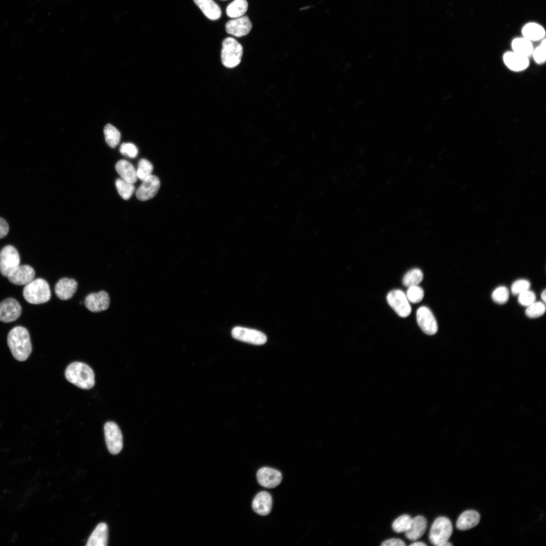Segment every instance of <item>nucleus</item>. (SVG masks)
Instances as JSON below:
<instances>
[{
  "mask_svg": "<svg viewBox=\"0 0 546 546\" xmlns=\"http://www.w3.org/2000/svg\"><path fill=\"white\" fill-rule=\"evenodd\" d=\"M7 342L14 357L17 360H26L32 351V346L28 330L24 327L17 326L8 333Z\"/></svg>",
  "mask_w": 546,
  "mask_h": 546,
  "instance_id": "nucleus-1",
  "label": "nucleus"
},
{
  "mask_svg": "<svg viewBox=\"0 0 546 546\" xmlns=\"http://www.w3.org/2000/svg\"><path fill=\"white\" fill-rule=\"evenodd\" d=\"M65 377L70 383L80 388L89 389L95 383V374L87 365L81 362L70 363L65 370Z\"/></svg>",
  "mask_w": 546,
  "mask_h": 546,
  "instance_id": "nucleus-2",
  "label": "nucleus"
},
{
  "mask_svg": "<svg viewBox=\"0 0 546 546\" xmlns=\"http://www.w3.org/2000/svg\"><path fill=\"white\" fill-rule=\"evenodd\" d=\"M23 295L28 303L38 304L48 302L51 293L48 283L43 279L38 278L25 285Z\"/></svg>",
  "mask_w": 546,
  "mask_h": 546,
  "instance_id": "nucleus-3",
  "label": "nucleus"
},
{
  "mask_svg": "<svg viewBox=\"0 0 546 546\" xmlns=\"http://www.w3.org/2000/svg\"><path fill=\"white\" fill-rule=\"evenodd\" d=\"M243 47L235 38L228 37L222 43L221 60L228 68H233L239 65L243 55Z\"/></svg>",
  "mask_w": 546,
  "mask_h": 546,
  "instance_id": "nucleus-4",
  "label": "nucleus"
},
{
  "mask_svg": "<svg viewBox=\"0 0 546 546\" xmlns=\"http://www.w3.org/2000/svg\"><path fill=\"white\" fill-rule=\"evenodd\" d=\"M452 533V526L449 519L439 517L433 523L429 533V540L436 546H443Z\"/></svg>",
  "mask_w": 546,
  "mask_h": 546,
  "instance_id": "nucleus-5",
  "label": "nucleus"
},
{
  "mask_svg": "<svg viewBox=\"0 0 546 546\" xmlns=\"http://www.w3.org/2000/svg\"><path fill=\"white\" fill-rule=\"evenodd\" d=\"M106 445L108 451L112 454H117L123 446V438L118 426L113 422H107L104 427Z\"/></svg>",
  "mask_w": 546,
  "mask_h": 546,
  "instance_id": "nucleus-6",
  "label": "nucleus"
},
{
  "mask_svg": "<svg viewBox=\"0 0 546 546\" xmlns=\"http://www.w3.org/2000/svg\"><path fill=\"white\" fill-rule=\"evenodd\" d=\"M20 258L17 250L13 246H5L1 251L0 272L4 277H8L19 265Z\"/></svg>",
  "mask_w": 546,
  "mask_h": 546,
  "instance_id": "nucleus-7",
  "label": "nucleus"
},
{
  "mask_svg": "<svg viewBox=\"0 0 546 546\" xmlns=\"http://www.w3.org/2000/svg\"><path fill=\"white\" fill-rule=\"evenodd\" d=\"M388 304L400 317H406L411 313L412 308L405 294L401 290L395 289L389 292L387 295Z\"/></svg>",
  "mask_w": 546,
  "mask_h": 546,
  "instance_id": "nucleus-8",
  "label": "nucleus"
},
{
  "mask_svg": "<svg viewBox=\"0 0 546 546\" xmlns=\"http://www.w3.org/2000/svg\"><path fill=\"white\" fill-rule=\"evenodd\" d=\"M231 334L238 340L254 345H262L267 340L266 335L261 332L242 327L234 328Z\"/></svg>",
  "mask_w": 546,
  "mask_h": 546,
  "instance_id": "nucleus-9",
  "label": "nucleus"
},
{
  "mask_svg": "<svg viewBox=\"0 0 546 546\" xmlns=\"http://www.w3.org/2000/svg\"><path fill=\"white\" fill-rule=\"evenodd\" d=\"M416 317L418 325L424 333L433 335L437 333V323L429 308L424 306L420 307L417 310Z\"/></svg>",
  "mask_w": 546,
  "mask_h": 546,
  "instance_id": "nucleus-10",
  "label": "nucleus"
},
{
  "mask_svg": "<svg viewBox=\"0 0 546 546\" xmlns=\"http://www.w3.org/2000/svg\"><path fill=\"white\" fill-rule=\"evenodd\" d=\"M21 307L16 299L7 298L0 303V321L11 323L16 321L20 316Z\"/></svg>",
  "mask_w": 546,
  "mask_h": 546,
  "instance_id": "nucleus-11",
  "label": "nucleus"
},
{
  "mask_svg": "<svg viewBox=\"0 0 546 546\" xmlns=\"http://www.w3.org/2000/svg\"><path fill=\"white\" fill-rule=\"evenodd\" d=\"M142 181L136 191V197L139 200L145 201L156 195L160 186V182L158 177L152 174Z\"/></svg>",
  "mask_w": 546,
  "mask_h": 546,
  "instance_id": "nucleus-12",
  "label": "nucleus"
},
{
  "mask_svg": "<svg viewBox=\"0 0 546 546\" xmlns=\"http://www.w3.org/2000/svg\"><path fill=\"white\" fill-rule=\"evenodd\" d=\"M256 477L258 483L261 486L267 488L277 487L282 480V475L280 471L266 467H262L258 470Z\"/></svg>",
  "mask_w": 546,
  "mask_h": 546,
  "instance_id": "nucleus-13",
  "label": "nucleus"
},
{
  "mask_svg": "<svg viewBox=\"0 0 546 546\" xmlns=\"http://www.w3.org/2000/svg\"><path fill=\"white\" fill-rule=\"evenodd\" d=\"M84 304L92 312H100L106 310L110 304V297L104 291L92 293L85 297Z\"/></svg>",
  "mask_w": 546,
  "mask_h": 546,
  "instance_id": "nucleus-14",
  "label": "nucleus"
},
{
  "mask_svg": "<svg viewBox=\"0 0 546 546\" xmlns=\"http://www.w3.org/2000/svg\"><path fill=\"white\" fill-rule=\"evenodd\" d=\"M252 23L247 16H243L229 21L225 24L228 34L236 37L248 34L251 30Z\"/></svg>",
  "mask_w": 546,
  "mask_h": 546,
  "instance_id": "nucleus-15",
  "label": "nucleus"
},
{
  "mask_svg": "<svg viewBox=\"0 0 546 546\" xmlns=\"http://www.w3.org/2000/svg\"><path fill=\"white\" fill-rule=\"evenodd\" d=\"M35 277L34 269L28 265H19L7 277L9 281L16 285H24L32 281Z\"/></svg>",
  "mask_w": 546,
  "mask_h": 546,
  "instance_id": "nucleus-16",
  "label": "nucleus"
},
{
  "mask_svg": "<svg viewBox=\"0 0 546 546\" xmlns=\"http://www.w3.org/2000/svg\"><path fill=\"white\" fill-rule=\"evenodd\" d=\"M77 283L73 279L64 278L58 281L55 286V293L60 299H70L76 292Z\"/></svg>",
  "mask_w": 546,
  "mask_h": 546,
  "instance_id": "nucleus-17",
  "label": "nucleus"
},
{
  "mask_svg": "<svg viewBox=\"0 0 546 546\" xmlns=\"http://www.w3.org/2000/svg\"><path fill=\"white\" fill-rule=\"evenodd\" d=\"M503 60L508 68L516 72L525 70L529 65V60L527 57L514 51L505 53L503 56Z\"/></svg>",
  "mask_w": 546,
  "mask_h": 546,
  "instance_id": "nucleus-18",
  "label": "nucleus"
},
{
  "mask_svg": "<svg viewBox=\"0 0 546 546\" xmlns=\"http://www.w3.org/2000/svg\"><path fill=\"white\" fill-rule=\"evenodd\" d=\"M272 497L266 491H261L254 497L252 507L254 512L261 516L270 513L272 507Z\"/></svg>",
  "mask_w": 546,
  "mask_h": 546,
  "instance_id": "nucleus-19",
  "label": "nucleus"
},
{
  "mask_svg": "<svg viewBox=\"0 0 546 546\" xmlns=\"http://www.w3.org/2000/svg\"><path fill=\"white\" fill-rule=\"evenodd\" d=\"M108 528L105 523H99L89 537L86 546H106L108 542Z\"/></svg>",
  "mask_w": 546,
  "mask_h": 546,
  "instance_id": "nucleus-20",
  "label": "nucleus"
},
{
  "mask_svg": "<svg viewBox=\"0 0 546 546\" xmlns=\"http://www.w3.org/2000/svg\"><path fill=\"white\" fill-rule=\"evenodd\" d=\"M426 528L425 518L418 516L412 519L409 528L405 532V535L410 540H416L424 534Z\"/></svg>",
  "mask_w": 546,
  "mask_h": 546,
  "instance_id": "nucleus-21",
  "label": "nucleus"
},
{
  "mask_svg": "<svg viewBox=\"0 0 546 546\" xmlns=\"http://www.w3.org/2000/svg\"><path fill=\"white\" fill-rule=\"evenodd\" d=\"M480 519V516L476 511H466L459 517L456 522V527L461 530L471 529L479 523Z\"/></svg>",
  "mask_w": 546,
  "mask_h": 546,
  "instance_id": "nucleus-22",
  "label": "nucleus"
},
{
  "mask_svg": "<svg viewBox=\"0 0 546 546\" xmlns=\"http://www.w3.org/2000/svg\"><path fill=\"white\" fill-rule=\"evenodd\" d=\"M115 169L122 179L132 184L136 181L138 178L136 170L128 161L125 160L118 161L115 165Z\"/></svg>",
  "mask_w": 546,
  "mask_h": 546,
  "instance_id": "nucleus-23",
  "label": "nucleus"
},
{
  "mask_svg": "<svg viewBox=\"0 0 546 546\" xmlns=\"http://www.w3.org/2000/svg\"><path fill=\"white\" fill-rule=\"evenodd\" d=\"M194 2L208 19L216 20L220 17L221 11L213 0H194Z\"/></svg>",
  "mask_w": 546,
  "mask_h": 546,
  "instance_id": "nucleus-24",
  "label": "nucleus"
},
{
  "mask_svg": "<svg viewBox=\"0 0 546 546\" xmlns=\"http://www.w3.org/2000/svg\"><path fill=\"white\" fill-rule=\"evenodd\" d=\"M524 37L529 40H537L542 39L545 35V30L540 25L535 23H530L524 26L522 29Z\"/></svg>",
  "mask_w": 546,
  "mask_h": 546,
  "instance_id": "nucleus-25",
  "label": "nucleus"
},
{
  "mask_svg": "<svg viewBox=\"0 0 546 546\" xmlns=\"http://www.w3.org/2000/svg\"><path fill=\"white\" fill-rule=\"evenodd\" d=\"M248 6L246 0H234L227 6L226 15L232 18L243 16L247 11Z\"/></svg>",
  "mask_w": 546,
  "mask_h": 546,
  "instance_id": "nucleus-26",
  "label": "nucleus"
},
{
  "mask_svg": "<svg viewBox=\"0 0 546 546\" xmlns=\"http://www.w3.org/2000/svg\"><path fill=\"white\" fill-rule=\"evenodd\" d=\"M513 51L528 57L532 54L533 48L530 40L525 37L514 39L512 42Z\"/></svg>",
  "mask_w": 546,
  "mask_h": 546,
  "instance_id": "nucleus-27",
  "label": "nucleus"
},
{
  "mask_svg": "<svg viewBox=\"0 0 546 546\" xmlns=\"http://www.w3.org/2000/svg\"><path fill=\"white\" fill-rule=\"evenodd\" d=\"M423 279V274L421 269L417 268L408 271L404 276L402 283L404 286L410 287L418 286Z\"/></svg>",
  "mask_w": 546,
  "mask_h": 546,
  "instance_id": "nucleus-28",
  "label": "nucleus"
},
{
  "mask_svg": "<svg viewBox=\"0 0 546 546\" xmlns=\"http://www.w3.org/2000/svg\"><path fill=\"white\" fill-rule=\"evenodd\" d=\"M104 133L107 144L111 148H115L119 144L121 134L119 131L111 124H107L104 128Z\"/></svg>",
  "mask_w": 546,
  "mask_h": 546,
  "instance_id": "nucleus-29",
  "label": "nucleus"
},
{
  "mask_svg": "<svg viewBox=\"0 0 546 546\" xmlns=\"http://www.w3.org/2000/svg\"><path fill=\"white\" fill-rule=\"evenodd\" d=\"M115 185L120 196L124 200H128L133 194L135 190L133 184L127 182L122 178H118L115 181Z\"/></svg>",
  "mask_w": 546,
  "mask_h": 546,
  "instance_id": "nucleus-30",
  "label": "nucleus"
},
{
  "mask_svg": "<svg viewBox=\"0 0 546 546\" xmlns=\"http://www.w3.org/2000/svg\"><path fill=\"white\" fill-rule=\"evenodd\" d=\"M153 170L152 164L146 159H141L138 163L136 169L137 176L141 180L152 175Z\"/></svg>",
  "mask_w": 546,
  "mask_h": 546,
  "instance_id": "nucleus-31",
  "label": "nucleus"
},
{
  "mask_svg": "<svg viewBox=\"0 0 546 546\" xmlns=\"http://www.w3.org/2000/svg\"><path fill=\"white\" fill-rule=\"evenodd\" d=\"M412 518L404 514L396 518L393 522L392 527L397 533L405 532L410 527Z\"/></svg>",
  "mask_w": 546,
  "mask_h": 546,
  "instance_id": "nucleus-32",
  "label": "nucleus"
},
{
  "mask_svg": "<svg viewBox=\"0 0 546 546\" xmlns=\"http://www.w3.org/2000/svg\"><path fill=\"white\" fill-rule=\"evenodd\" d=\"M545 311V303L540 301H535L527 306L525 314L530 318H537L542 316Z\"/></svg>",
  "mask_w": 546,
  "mask_h": 546,
  "instance_id": "nucleus-33",
  "label": "nucleus"
},
{
  "mask_svg": "<svg viewBox=\"0 0 546 546\" xmlns=\"http://www.w3.org/2000/svg\"><path fill=\"white\" fill-rule=\"evenodd\" d=\"M405 295L408 301L413 303H417L423 299L424 292L421 287L414 286L408 287Z\"/></svg>",
  "mask_w": 546,
  "mask_h": 546,
  "instance_id": "nucleus-34",
  "label": "nucleus"
},
{
  "mask_svg": "<svg viewBox=\"0 0 546 546\" xmlns=\"http://www.w3.org/2000/svg\"><path fill=\"white\" fill-rule=\"evenodd\" d=\"M491 297L492 300L496 303L504 304L506 303L509 298V292L508 288L505 286H500L496 288L492 293Z\"/></svg>",
  "mask_w": 546,
  "mask_h": 546,
  "instance_id": "nucleus-35",
  "label": "nucleus"
},
{
  "mask_svg": "<svg viewBox=\"0 0 546 546\" xmlns=\"http://www.w3.org/2000/svg\"><path fill=\"white\" fill-rule=\"evenodd\" d=\"M530 287V282L524 279H520L514 282L511 286V292L513 295H519L520 293L529 290Z\"/></svg>",
  "mask_w": 546,
  "mask_h": 546,
  "instance_id": "nucleus-36",
  "label": "nucleus"
},
{
  "mask_svg": "<svg viewBox=\"0 0 546 546\" xmlns=\"http://www.w3.org/2000/svg\"><path fill=\"white\" fill-rule=\"evenodd\" d=\"M546 43L543 39L540 46L533 50L532 54L535 61L538 64L543 63L546 59Z\"/></svg>",
  "mask_w": 546,
  "mask_h": 546,
  "instance_id": "nucleus-37",
  "label": "nucleus"
},
{
  "mask_svg": "<svg viewBox=\"0 0 546 546\" xmlns=\"http://www.w3.org/2000/svg\"><path fill=\"white\" fill-rule=\"evenodd\" d=\"M519 303L525 306H528L535 301L536 296L535 293L528 290L518 295Z\"/></svg>",
  "mask_w": 546,
  "mask_h": 546,
  "instance_id": "nucleus-38",
  "label": "nucleus"
},
{
  "mask_svg": "<svg viewBox=\"0 0 546 546\" xmlns=\"http://www.w3.org/2000/svg\"><path fill=\"white\" fill-rule=\"evenodd\" d=\"M120 152L128 157L135 158L138 155V149L132 143H124L120 146Z\"/></svg>",
  "mask_w": 546,
  "mask_h": 546,
  "instance_id": "nucleus-39",
  "label": "nucleus"
},
{
  "mask_svg": "<svg viewBox=\"0 0 546 546\" xmlns=\"http://www.w3.org/2000/svg\"><path fill=\"white\" fill-rule=\"evenodd\" d=\"M405 544L401 539L398 538H391L383 541L381 545L383 546H404Z\"/></svg>",
  "mask_w": 546,
  "mask_h": 546,
  "instance_id": "nucleus-40",
  "label": "nucleus"
},
{
  "mask_svg": "<svg viewBox=\"0 0 546 546\" xmlns=\"http://www.w3.org/2000/svg\"><path fill=\"white\" fill-rule=\"evenodd\" d=\"M9 228L7 222L4 218L0 217V239L7 236Z\"/></svg>",
  "mask_w": 546,
  "mask_h": 546,
  "instance_id": "nucleus-41",
  "label": "nucleus"
},
{
  "mask_svg": "<svg viewBox=\"0 0 546 546\" xmlns=\"http://www.w3.org/2000/svg\"><path fill=\"white\" fill-rule=\"evenodd\" d=\"M410 545H412V546H426V545H427V544H425V543L423 542L418 541V542H415L414 543H413L411 544Z\"/></svg>",
  "mask_w": 546,
  "mask_h": 546,
  "instance_id": "nucleus-42",
  "label": "nucleus"
},
{
  "mask_svg": "<svg viewBox=\"0 0 546 546\" xmlns=\"http://www.w3.org/2000/svg\"><path fill=\"white\" fill-rule=\"evenodd\" d=\"M541 298L542 300L543 301V303H545V302H546V290H545V289H544L542 291V293L541 294Z\"/></svg>",
  "mask_w": 546,
  "mask_h": 546,
  "instance_id": "nucleus-43",
  "label": "nucleus"
},
{
  "mask_svg": "<svg viewBox=\"0 0 546 546\" xmlns=\"http://www.w3.org/2000/svg\"><path fill=\"white\" fill-rule=\"evenodd\" d=\"M309 8H310V7H306L302 8V9H301L300 10L307 9Z\"/></svg>",
  "mask_w": 546,
  "mask_h": 546,
  "instance_id": "nucleus-44",
  "label": "nucleus"
},
{
  "mask_svg": "<svg viewBox=\"0 0 546 546\" xmlns=\"http://www.w3.org/2000/svg\"><path fill=\"white\" fill-rule=\"evenodd\" d=\"M0 254H1V251H0Z\"/></svg>",
  "mask_w": 546,
  "mask_h": 546,
  "instance_id": "nucleus-45",
  "label": "nucleus"
}]
</instances>
